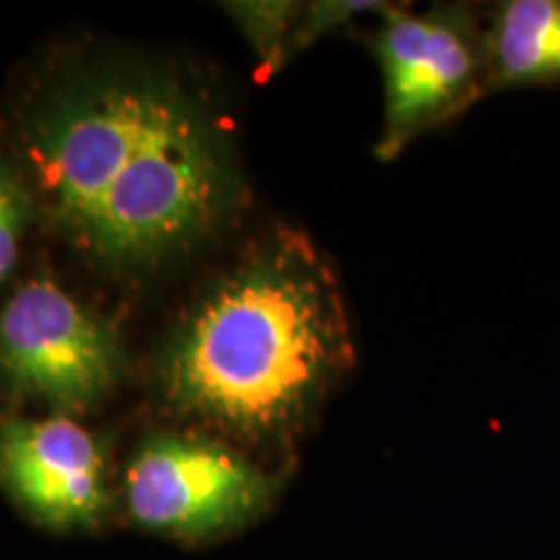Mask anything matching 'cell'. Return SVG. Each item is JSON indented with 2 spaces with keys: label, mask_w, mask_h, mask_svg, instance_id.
Instances as JSON below:
<instances>
[{
  "label": "cell",
  "mask_w": 560,
  "mask_h": 560,
  "mask_svg": "<svg viewBox=\"0 0 560 560\" xmlns=\"http://www.w3.org/2000/svg\"><path fill=\"white\" fill-rule=\"evenodd\" d=\"M32 208V192L21 172L0 159V283L16 268Z\"/></svg>",
  "instance_id": "ba28073f"
},
{
  "label": "cell",
  "mask_w": 560,
  "mask_h": 560,
  "mask_svg": "<svg viewBox=\"0 0 560 560\" xmlns=\"http://www.w3.org/2000/svg\"><path fill=\"white\" fill-rule=\"evenodd\" d=\"M229 9H236L234 13L244 24V32L249 34L260 55H268V58L270 55L283 58L280 50H283L285 32H296L293 21L304 13L293 3H242L229 5Z\"/></svg>",
  "instance_id": "9c48e42d"
},
{
  "label": "cell",
  "mask_w": 560,
  "mask_h": 560,
  "mask_svg": "<svg viewBox=\"0 0 560 560\" xmlns=\"http://www.w3.org/2000/svg\"><path fill=\"white\" fill-rule=\"evenodd\" d=\"M369 45L382 68L384 128L376 156L397 159L412 140L465 115L490 96L486 11L436 5L380 11Z\"/></svg>",
  "instance_id": "3957f363"
},
{
  "label": "cell",
  "mask_w": 560,
  "mask_h": 560,
  "mask_svg": "<svg viewBox=\"0 0 560 560\" xmlns=\"http://www.w3.org/2000/svg\"><path fill=\"white\" fill-rule=\"evenodd\" d=\"M276 482L219 441L161 433L125 472L132 522L159 535L200 540L242 527L268 506Z\"/></svg>",
  "instance_id": "5b68a950"
},
{
  "label": "cell",
  "mask_w": 560,
  "mask_h": 560,
  "mask_svg": "<svg viewBox=\"0 0 560 560\" xmlns=\"http://www.w3.org/2000/svg\"><path fill=\"white\" fill-rule=\"evenodd\" d=\"M120 363L107 322L52 280H30L0 306V380L13 395L70 418L115 387Z\"/></svg>",
  "instance_id": "277c9868"
},
{
  "label": "cell",
  "mask_w": 560,
  "mask_h": 560,
  "mask_svg": "<svg viewBox=\"0 0 560 560\" xmlns=\"http://www.w3.org/2000/svg\"><path fill=\"white\" fill-rule=\"evenodd\" d=\"M19 153L34 208L115 276L153 270L208 240L240 195L219 120L153 70L60 81L26 112Z\"/></svg>",
  "instance_id": "6da1fadb"
},
{
  "label": "cell",
  "mask_w": 560,
  "mask_h": 560,
  "mask_svg": "<svg viewBox=\"0 0 560 560\" xmlns=\"http://www.w3.org/2000/svg\"><path fill=\"white\" fill-rule=\"evenodd\" d=\"M0 486L50 529H91L107 509L100 441L68 416L0 418Z\"/></svg>",
  "instance_id": "8992f818"
},
{
  "label": "cell",
  "mask_w": 560,
  "mask_h": 560,
  "mask_svg": "<svg viewBox=\"0 0 560 560\" xmlns=\"http://www.w3.org/2000/svg\"><path fill=\"white\" fill-rule=\"evenodd\" d=\"M353 363L330 265L304 236H278L226 272L187 314L159 363L179 416L249 439L283 436Z\"/></svg>",
  "instance_id": "7a4b0ae2"
},
{
  "label": "cell",
  "mask_w": 560,
  "mask_h": 560,
  "mask_svg": "<svg viewBox=\"0 0 560 560\" xmlns=\"http://www.w3.org/2000/svg\"><path fill=\"white\" fill-rule=\"evenodd\" d=\"M490 94L560 86V0H501L486 9Z\"/></svg>",
  "instance_id": "52a82bcc"
}]
</instances>
